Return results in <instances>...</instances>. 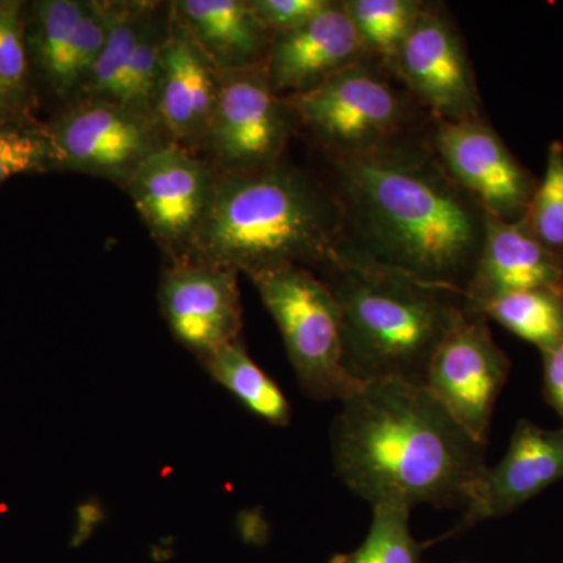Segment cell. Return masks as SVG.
<instances>
[{
    "label": "cell",
    "instance_id": "6da1fadb",
    "mask_svg": "<svg viewBox=\"0 0 563 563\" xmlns=\"http://www.w3.org/2000/svg\"><path fill=\"white\" fill-rule=\"evenodd\" d=\"M424 131L324 158L343 214L335 257L466 292L490 217L444 172Z\"/></svg>",
    "mask_w": 563,
    "mask_h": 563
},
{
    "label": "cell",
    "instance_id": "7a4b0ae2",
    "mask_svg": "<svg viewBox=\"0 0 563 563\" xmlns=\"http://www.w3.org/2000/svg\"><path fill=\"white\" fill-rule=\"evenodd\" d=\"M331 443L340 479L372 506L399 496L412 509H465L488 468L487 444L424 385L402 380L362 384L343 399Z\"/></svg>",
    "mask_w": 563,
    "mask_h": 563
},
{
    "label": "cell",
    "instance_id": "3957f363",
    "mask_svg": "<svg viewBox=\"0 0 563 563\" xmlns=\"http://www.w3.org/2000/svg\"><path fill=\"white\" fill-rule=\"evenodd\" d=\"M342 228L331 187L284 157L255 172L218 173L209 210L181 261L246 276L284 265L318 272L335 258Z\"/></svg>",
    "mask_w": 563,
    "mask_h": 563
},
{
    "label": "cell",
    "instance_id": "277c9868",
    "mask_svg": "<svg viewBox=\"0 0 563 563\" xmlns=\"http://www.w3.org/2000/svg\"><path fill=\"white\" fill-rule=\"evenodd\" d=\"M339 303L343 365L357 383L424 385L437 350L468 317L465 292L335 257L318 269Z\"/></svg>",
    "mask_w": 563,
    "mask_h": 563
},
{
    "label": "cell",
    "instance_id": "5b68a950",
    "mask_svg": "<svg viewBox=\"0 0 563 563\" xmlns=\"http://www.w3.org/2000/svg\"><path fill=\"white\" fill-rule=\"evenodd\" d=\"M298 133L322 158L365 154L424 131L429 117L380 63L365 58L313 90L285 98Z\"/></svg>",
    "mask_w": 563,
    "mask_h": 563
},
{
    "label": "cell",
    "instance_id": "8992f818",
    "mask_svg": "<svg viewBox=\"0 0 563 563\" xmlns=\"http://www.w3.org/2000/svg\"><path fill=\"white\" fill-rule=\"evenodd\" d=\"M284 339L299 387L314 401H340L361 387L343 365V321L328 285L312 269L284 265L250 274Z\"/></svg>",
    "mask_w": 563,
    "mask_h": 563
},
{
    "label": "cell",
    "instance_id": "52a82bcc",
    "mask_svg": "<svg viewBox=\"0 0 563 563\" xmlns=\"http://www.w3.org/2000/svg\"><path fill=\"white\" fill-rule=\"evenodd\" d=\"M296 133L295 114L273 90L265 63L218 70L217 107L201 151L218 173L255 172L280 162Z\"/></svg>",
    "mask_w": 563,
    "mask_h": 563
},
{
    "label": "cell",
    "instance_id": "ba28073f",
    "mask_svg": "<svg viewBox=\"0 0 563 563\" xmlns=\"http://www.w3.org/2000/svg\"><path fill=\"white\" fill-rule=\"evenodd\" d=\"M46 125L58 172L101 177L121 188L152 154L173 143L155 114L103 99H77Z\"/></svg>",
    "mask_w": 563,
    "mask_h": 563
},
{
    "label": "cell",
    "instance_id": "9c48e42d",
    "mask_svg": "<svg viewBox=\"0 0 563 563\" xmlns=\"http://www.w3.org/2000/svg\"><path fill=\"white\" fill-rule=\"evenodd\" d=\"M388 73L431 118L461 121L484 114L465 38L443 3H424Z\"/></svg>",
    "mask_w": 563,
    "mask_h": 563
},
{
    "label": "cell",
    "instance_id": "30bf717a",
    "mask_svg": "<svg viewBox=\"0 0 563 563\" xmlns=\"http://www.w3.org/2000/svg\"><path fill=\"white\" fill-rule=\"evenodd\" d=\"M424 136L444 172L488 217L523 220L539 180L515 157L485 114L461 121L431 118Z\"/></svg>",
    "mask_w": 563,
    "mask_h": 563
},
{
    "label": "cell",
    "instance_id": "8fae6325",
    "mask_svg": "<svg viewBox=\"0 0 563 563\" xmlns=\"http://www.w3.org/2000/svg\"><path fill=\"white\" fill-rule=\"evenodd\" d=\"M217 176L201 155L169 143L152 154L122 188L172 262L185 257L201 228Z\"/></svg>",
    "mask_w": 563,
    "mask_h": 563
},
{
    "label": "cell",
    "instance_id": "7c38bea8",
    "mask_svg": "<svg viewBox=\"0 0 563 563\" xmlns=\"http://www.w3.org/2000/svg\"><path fill=\"white\" fill-rule=\"evenodd\" d=\"M510 368L512 363L493 339L487 318L472 310L437 350L424 387L474 439L487 444Z\"/></svg>",
    "mask_w": 563,
    "mask_h": 563
},
{
    "label": "cell",
    "instance_id": "4fadbf2b",
    "mask_svg": "<svg viewBox=\"0 0 563 563\" xmlns=\"http://www.w3.org/2000/svg\"><path fill=\"white\" fill-rule=\"evenodd\" d=\"M158 302L174 339L201 362L242 340L239 273L232 269L172 262L161 277Z\"/></svg>",
    "mask_w": 563,
    "mask_h": 563
},
{
    "label": "cell",
    "instance_id": "5bb4252c",
    "mask_svg": "<svg viewBox=\"0 0 563 563\" xmlns=\"http://www.w3.org/2000/svg\"><path fill=\"white\" fill-rule=\"evenodd\" d=\"M562 479L563 428L544 429L528 420L518 421L509 450L474 485L459 523L431 543L466 532L481 521L506 517Z\"/></svg>",
    "mask_w": 563,
    "mask_h": 563
},
{
    "label": "cell",
    "instance_id": "9a60e30c",
    "mask_svg": "<svg viewBox=\"0 0 563 563\" xmlns=\"http://www.w3.org/2000/svg\"><path fill=\"white\" fill-rule=\"evenodd\" d=\"M365 58L343 0H331L328 9L302 27L273 36L265 69L273 90L288 98L313 90Z\"/></svg>",
    "mask_w": 563,
    "mask_h": 563
},
{
    "label": "cell",
    "instance_id": "2e32d148",
    "mask_svg": "<svg viewBox=\"0 0 563 563\" xmlns=\"http://www.w3.org/2000/svg\"><path fill=\"white\" fill-rule=\"evenodd\" d=\"M217 99L218 70L173 18L163 52L155 117L173 143L201 155Z\"/></svg>",
    "mask_w": 563,
    "mask_h": 563
},
{
    "label": "cell",
    "instance_id": "e0dca14e",
    "mask_svg": "<svg viewBox=\"0 0 563 563\" xmlns=\"http://www.w3.org/2000/svg\"><path fill=\"white\" fill-rule=\"evenodd\" d=\"M563 290V258L542 246L525 221L488 218L479 261L465 295L476 312L484 303L510 292Z\"/></svg>",
    "mask_w": 563,
    "mask_h": 563
},
{
    "label": "cell",
    "instance_id": "ac0fdd59",
    "mask_svg": "<svg viewBox=\"0 0 563 563\" xmlns=\"http://www.w3.org/2000/svg\"><path fill=\"white\" fill-rule=\"evenodd\" d=\"M173 18L218 70L263 65L272 46L250 0H176Z\"/></svg>",
    "mask_w": 563,
    "mask_h": 563
},
{
    "label": "cell",
    "instance_id": "d6986e66",
    "mask_svg": "<svg viewBox=\"0 0 563 563\" xmlns=\"http://www.w3.org/2000/svg\"><path fill=\"white\" fill-rule=\"evenodd\" d=\"M88 0H36L25 3V41L32 73L55 96L74 101L77 31Z\"/></svg>",
    "mask_w": 563,
    "mask_h": 563
},
{
    "label": "cell",
    "instance_id": "ffe728a7",
    "mask_svg": "<svg viewBox=\"0 0 563 563\" xmlns=\"http://www.w3.org/2000/svg\"><path fill=\"white\" fill-rule=\"evenodd\" d=\"M202 365L218 384L263 421L273 426H287L290 422V402L279 385L252 361L242 340L221 347Z\"/></svg>",
    "mask_w": 563,
    "mask_h": 563
},
{
    "label": "cell",
    "instance_id": "44dd1931",
    "mask_svg": "<svg viewBox=\"0 0 563 563\" xmlns=\"http://www.w3.org/2000/svg\"><path fill=\"white\" fill-rule=\"evenodd\" d=\"M540 352L563 343V290L533 288L510 292L476 310Z\"/></svg>",
    "mask_w": 563,
    "mask_h": 563
},
{
    "label": "cell",
    "instance_id": "7402d4cb",
    "mask_svg": "<svg viewBox=\"0 0 563 563\" xmlns=\"http://www.w3.org/2000/svg\"><path fill=\"white\" fill-rule=\"evenodd\" d=\"M155 3L157 2H120L106 49L74 101L103 99L118 102L129 66Z\"/></svg>",
    "mask_w": 563,
    "mask_h": 563
},
{
    "label": "cell",
    "instance_id": "603a6c76",
    "mask_svg": "<svg viewBox=\"0 0 563 563\" xmlns=\"http://www.w3.org/2000/svg\"><path fill=\"white\" fill-rule=\"evenodd\" d=\"M366 57L390 68L424 0H343Z\"/></svg>",
    "mask_w": 563,
    "mask_h": 563
},
{
    "label": "cell",
    "instance_id": "cb8c5ba5",
    "mask_svg": "<svg viewBox=\"0 0 563 563\" xmlns=\"http://www.w3.org/2000/svg\"><path fill=\"white\" fill-rule=\"evenodd\" d=\"M412 507L399 496L373 504V521L365 542L331 563H421V544L410 532Z\"/></svg>",
    "mask_w": 563,
    "mask_h": 563
},
{
    "label": "cell",
    "instance_id": "d4e9b609",
    "mask_svg": "<svg viewBox=\"0 0 563 563\" xmlns=\"http://www.w3.org/2000/svg\"><path fill=\"white\" fill-rule=\"evenodd\" d=\"M172 3H155L144 29L118 103L155 114V96L161 80L163 52L172 32Z\"/></svg>",
    "mask_w": 563,
    "mask_h": 563
},
{
    "label": "cell",
    "instance_id": "484cf974",
    "mask_svg": "<svg viewBox=\"0 0 563 563\" xmlns=\"http://www.w3.org/2000/svg\"><path fill=\"white\" fill-rule=\"evenodd\" d=\"M52 172L58 163L46 122L31 113L0 121V187L13 177Z\"/></svg>",
    "mask_w": 563,
    "mask_h": 563
},
{
    "label": "cell",
    "instance_id": "4316f807",
    "mask_svg": "<svg viewBox=\"0 0 563 563\" xmlns=\"http://www.w3.org/2000/svg\"><path fill=\"white\" fill-rule=\"evenodd\" d=\"M528 231L548 251L563 258V143L548 147L547 166L523 217Z\"/></svg>",
    "mask_w": 563,
    "mask_h": 563
},
{
    "label": "cell",
    "instance_id": "83f0119b",
    "mask_svg": "<svg viewBox=\"0 0 563 563\" xmlns=\"http://www.w3.org/2000/svg\"><path fill=\"white\" fill-rule=\"evenodd\" d=\"M25 3L0 0V85L31 106L32 69L25 41Z\"/></svg>",
    "mask_w": 563,
    "mask_h": 563
},
{
    "label": "cell",
    "instance_id": "f1b7e54d",
    "mask_svg": "<svg viewBox=\"0 0 563 563\" xmlns=\"http://www.w3.org/2000/svg\"><path fill=\"white\" fill-rule=\"evenodd\" d=\"M255 16L272 36L302 27L328 9L331 0H250Z\"/></svg>",
    "mask_w": 563,
    "mask_h": 563
},
{
    "label": "cell",
    "instance_id": "f546056e",
    "mask_svg": "<svg viewBox=\"0 0 563 563\" xmlns=\"http://www.w3.org/2000/svg\"><path fill=\"white\" fill-rule=\"evenodd\" d=\"M540 354L543 361V398L559 415L563 428V343Z\"/></svg>",
    "mask_w": 563,
    "mask_h": 563
},
{
    "label": "cell",
    "instance_id": "4dcf8cb0",
    "mask_svg": "<svg viewBox=\"0 0 563 563\" xmlns=\"http://www.w3.org/2000/svg\"><path fill=\"white\" fill-rule=\"evenodd\" d=\"M29 109H31L29 103L22 102L0 85V121L16 117V114L29 113Z\"/></svg>",
    "mask_w": 563,
    "mask_h": 563
},
{
    "label": "cell",
    "instance_id": "1f68e13d",
    "mask_svg": "<svg viewBox=\"0 0 563 563\" xmlns=\"http://www.w3.org/2000/svg\"><path fill=\"white\" fill-rule=\"evenodd\" d=\"M461 563H468V562H461Z\"/></svg>",
    "mask_w": 563,
    "mask_h": 563
}]
</instances>
